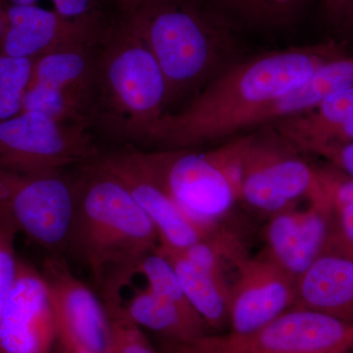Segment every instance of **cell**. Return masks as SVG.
Here are the masks:
<instances>
[{"label": "cell", "instance_id": "cell-1", "mask_svg": "<svg viewBox=\"0 0 353 353\" xmlns=\"http://www.w3.org/2000/svg\"><path fill=\"white\" fill-rule=\"evenodd\" d=\"M336 41L269 51L228 66L179 112L165 113L148 143L192 150L243 132L260 108L301 87L323 65L345 57Z\"/></svg>", "mask_w": 353, "mask_h": 353}, {"label": "cell", "instance_id": "cell-2", "mask_svg": "<svg viewBox=\"0 0 353 353\" xmlns=\"http://www.w3.org/2000/svg\"><path fill=\"white\" fill-rule=\"evenodd\" d=\"M74 183L66 252L88 267L105 305L121 304V290L159 246L157 228L125 185L95 158L81 165Z\"/></svg>", "mask_w": 353, "mask_h": 353}, {"label": "cell", "instance_id": "cell-3", "mask_svg": "<svg viewBox=\"0 0 353 353\" xmlns=\"http://www.w3.org/2000/svg\"><path fill=\"white\" fill-rule=\"evenodd\" d=\"M120 18L157 60L166 83L167 108L192 99L233 64L234 26L205 0H150Z\"/></svg>", "mask_w": 353, "mask_h": 353}, {"label": "cell", "instance_id": "cell-4", "mask_svg": "<svg viewBox=\"0 0 353 353\" xmlns=\"http://www.w3.org/2000/svg\"><path fill=\"white\" fill-rule=\"evenodd\" d=\"M166 108V83L157 60L118 17L97 44L94 125L116 138L148 141Z\"/></svg>", "mask_w": 353, "mask_h": 353}, {"label": "cell", "instance_id": "cell-5", "mask_svg": "<svg viewBox=\"0 0 353 353\" xmlns=\"http://www.w3.org/2000/svg\"><path fill=\"white\" fill-rule=\"evenodd\" d=\"M248 134L214 150L145 152L153 170L183 213L210 232L240 199Z\"/></svg>", "mask_w": 353, "mask_h": 353}, {"label": "cell", "instance_id": "cell-6", "mask_svg": "<svg viewBox=\"0 0 353 353\" xmlns=\"http://www.w3.org/2000/svg\"><path fill=\"white\" fill-rule=\"evenodd\" d=\"M74 206V176L0 169V227L24 234L53 255L66 252Z\"/></svg>", "mask_w": 353, "mask_h": 353}, {"label": "cell", "instance_id": "cell-7", "mask_svg": "<svg viewBox=\"0 0 353 353\" xmlns=\"http://www.w3.org/2000/svg\"><path fill=\"white\" fill-rule=\"evenodd\" d=\"M101 152L88 128L66 124L39 111L0 121V169L41 174L83 165Z\"/></svg>", "mask_w": 353, "mask_h": 353}, {"label": "cell", "instance_id": "cell-8", "mask_svg": "<svg viewBox=\"0 0 353 353\" xmlns=\"http://www.w3.org/2000/svg\"><path fill=\"white\" fill-rule=\"evenodd\" d=\"M175 347L188 353H347L353 350V323L292 307L253 333L208 334Z\"/></svg>", "mask_w": 353, "mask_h": 353}, {"label": "cell", "instance_id": "cell-9", "mask_svg": "<svg viewBox=\"0 0 353 353\" xmlns=\"http://www.w3.org/2000/svg\"><path fill=\"white\" fill-rule=\"evenodd\" d=\"M99 43L62 48L32 60L22 110L39 111L66 124L94 126Z\"/></svg>", "mask_w": 353, "mask_h": 353}, {"label": "cell", "instance_id": "cell-10", "mask_svg": "<svg viewBox=\"0 0 353 353\" xmlns=\"http://www.w3.org/2000/svg\"><path fill=\"white\" fill-rule=\"evenodd\" d=\"M297 152L271 127L248 134L240 199L262 212L277 214L301 197L319 194L318 172Z\"/></svg>", "mask_w": 353, "mask_h": 353}, {"label": "cell", "instance_id": "cell-11", "mask_svg": "<svg viewBox=\"0 0 353 353\" xmlns=\"http://www.w3.org/2000/svg\"><path fill=\"white\" fill-rule=\"evenodd\" d=\"M95 160L125 185L150 218L157 228L160 246L183 250L208 238V230L190 220L179 208L153 170L145 152L126 148L101 152Z\"/></svg>", "mask_w": 353, "mask_h": 353}, {"label": "cell", "instance_id": "cell-12", "mask_svg": "<svg viewBox=\"0 0 353 353\" xmlns=\"http://www.w3.org/2000/svg\"><path fill=\"white\" fill-rule=\"evenodd\" d=\"M57 336V314L43 274L19 259L0 315V353H52Z\"/></svg>", "mask_w": 353, "mask_h": 353}, {"label": "cell", "instance_id": "cell-13", "mask_svg": "<svg viewBox=\"0 0 353 353\" xmlns=\"http://www.w3.org/2000/svg\"><path fill=\"white\" fill-rule=\"evenodd\" d=\"M2 8L4 32L0 53L19 59L34 60L62 48L99 43L113 22L102 25L70 20L39 6Z\"/></svg>", "mask_w": 353, "mask_h": 353}, {"label": "cell", "instance_id": "cell-14", "mask_svg": "<svg viewBox=\"0 0 353 353\" xmlns=\"http://www.w3.org/2000/svg\"><path fill=\"white\" fill-rule=\"evenodd\" d=\"M234 262L238 276L230 290L229 333H253L294 307L296 282L270 259L240 256Z\"/></svg>", "mask_w": 353, "mask_h": 353}, {"label": "cell", "instance_id": "cell-15", "mask_svg": "<svg viewBox=\"0 0 353 353\" xmlns=\"http://www.w3.org/2000/svg\"><path fill=\"white\" fill-rule=\"evenodd\" d=\"M41 274L50 290L58 328L90 352L108 353L111 321L103 301L76 277L60 255L46 259Z\"/></svg>", "mask_w": 353, "mask_h": 353}, {"label": "cell", "instance_id": "cell-16", "mask_svg": "<svg viewBox=\"0 0 353 353\" xmlns=\"http://www.w3.org/2000/svg\"><path fill=\"white\" fill-rule=\"evenodd\" d=\"M331 214V203L325 197H312L305 210L289 208L274 214L267 227V257L296 282L325 252Z\"/></svg>", "mask_w": 353, "mask_h": 353}, {"label": "cell", "instance_id": "cell-17", "mask_svg": "<svg viewBox=\"0 0 353 353\" xmlns=\"http://www.w3.org/2000/svg\"><path fill=\"white\" fill-rule=\"evenodd\" d=\"M294 307L353 323V260L325 250L297 279Z\"/></svg>", "mask_w": 353, "mask_h": 353}, {"label": "cell", "instance_id": "cell-18", "mask_svg": "<svg viewBox=\"0 0 353 353\" xmlns=\"http://www.w3.org/2000/svg\"><path fill=\"white\" fill-rule=\"evenodd\" d=\"M353 85V57L332 60L314 75L287 94L260 108L245 121L243 132L265 126L314 108L330 95Z\"/></svg>", "mask_w": 353, "mask_h": 353}, {"label": "cell", "instance_id": "cell-19", "mask_svg": "<svg viewBox=\"0 0 353 353\" xmlns=\"http://www.w3.org/2000/svg\"><path fill=\"white\" fill-rule=\"evenodd\" d=\"M123 307L132 321L161 334L168 345H190L208 334L199 313L185 310L150 288L137 292Z\"/></svg>", "mask_w": 353, "mask_h": 353}, {"label": "cell", "instance_id": "cell-20", "mask_svg": "<svg viewBox=\"0 0 353 353\" xmlns=\"http://www.w3.org/2000/svg\"><path fill=\"white\" fill-rule=\"evenodd\" d=\"M157 250L170 261L185 296L208 327L221 331L229 325L230 290L222 273L199 266L181 250L160 245Z\"/></svg>", "mask_w": 353, "mask_h": 353}, {"label": "cell", "instance_id": "cell-21", "mask_svg": "<svg viewBox=\"0 0 353 353\" xmlns=\"http://www.w3.org/2000/svg\"><path fill=\"white\" fill-rule=\"evenodd\" d=\"M232 25L259 31H280L296 26L311 0H205Z\"/></svg>", "mask_w": 353, "mask_h": 353}, {"label": "cell", "instance_id": "cell-22", "mask_svg": "<svg viewBox=\"0 0 353 353\" xmlns=\"http://www.w3.org/2000/svg\"><path fill=\"white\" fill-rule=\"evenodd\" d=\"M32 60L19 59L0 53V121L23 109V99L32 73Z\"/></svg>", "mask_w": 353, "mask_h": 353}, {"label": "cell", "instance_id": "cell-23", "mask_svg": "<svg viewBox=\"0 0 353 353\" xmlns=\"http://www.w3.org/2000/svg\"><path fill=\"white\" fill-rule=\"evenodd\" d=\"M105 306L111 321L108 353H157L141 327L128 317L122 304Z\"/></svg>", "mask_w": 353, "mask_h": 353}, {"label": "cell", "instance_id": "cell-24", "mask_svg": "<svg viewBox=\"0 0 353 353\" xmlns=\"http://www.w3.org/2000/svg\"><path fill=\"white\" fill-rule=\"evenodd\" d=\"M43 1L50 2L51 10L67 19L102 25L112 22L106 13L109 6L106 0H0V4L39 6Z\"/></svg>", "mask_w": 353, "mask_h": 353}, {"label": "cell", "instance_id": "cell-25", "mask_svg": "<svg viewBox=\"0 0 353 353\" xmlns=\"http://www.w3.org/2000/svg\"><path fill=\"white\" fill-rule=\"evenodd\" d=\"M16 236L9 228L0 227V315L17 275L19 259L15 252Z\"/></svg>", "mask_w": 353, "mask_h": 353}, {"label": "cell", "instance_id": "cell-26", "mask_svg": "<svg viewBox=\"0 0 353 353\" xmlns=\"http://www.w3.org/2000/svg\"><path fill=\"white\" fill-rule=\"evenodd\" d=\"M336 223L330 228L325 250L341 253L353 260V206L331 204Z\"/></svg>", "mask_w": 353, "mask_h": 353}, {"label": "cell", "instance_id": "cell-27", "mask_svg": "<svg viewBox=\"0 0 353 353\" xmlns=\"http://www.w3.org/2000/svg\"><path fill=\"white\" fill-rule=\"evenodd\" d=\"M320 183L331 204L353 206V179L336 171H317Z\"/></svg>", "mask_w": 353, "mask_h": 353}, {"label": "cell", "instance_id": "cell-28", "mask_svg": "<svg viewBox=\"0 0 353 353\" xmlns=\"http://www.w3.org/2000/svg\"><path fill=\"white\" fill-rule=\"evenodd\" d=\"M320 157L330 160L343 174L353 179V143L328 148Z\"/></svg>", "mask_w": 353, "mask_h": 353}, {"label": "cell", "instance_id": "cell-29", "mask_svg": "<svg viewBox=\"0 0 353 353\" xmlns=\"http://www.w3.org/2000/svg\"><path fill=\"white\" fill-rule=\"evenodd\" d=\"M325 15L332 23L341 24L353 7V0H323Z\"/></svg>", "mask_w": 353, "mask_h": 353}, {"label": "cell", "instance_id": "cell-30", "mask_svg": "<svg viewBox=\"0 0 353 353\" xmlns=\"http://www.w3.org/2000/svg\"><path fill=\"white\" fill-rule=\"evenodd\" d=\"M54 348L55 353H94L83 347L71 334L59 328Z\"/></svg>", "mask_w": 353, "mask_h": 353}, {"label": "cell", "instance_id": "cell-31", "mask_svg": "<svg viewBox=\"0 0 353 353\" xmlns=\"http://www.w3.org/2000/svg\"><path fill=\"white\" fill-rule=\"evenodd\" d=\"M146 1L150 0H106L109 6H113L117 10L119 17L132 13Z\"/></svg>", "mask_w": 353, "mask_h": 353}, {"label": "cell", "instance_id": "cell-32", "mask_svg": "<svg viewBox=\"0 0 353 353\" xmlns=\"http://www.w3.org/2000/svg\"><path fill=\"white\" fill-rule=\"evenodd\" d=\"M340 25L343 26L350 34H353V7L348 11Z\"/></svg>", "mask_w": 353, "mask_h": 353}, {"label": "cell", "instance_id": "cell-33", "mask_svg": "<svg viewBox=\"0 0 353 353\" xmlns=\"http://www.w3.org/2000/svg\"><path fill=\"white\" fill-rule=\"evenodd\" d=\"M4 32V12L1 4H0V46H1L2 38Z\"/></svg>", "mask_w": 353, "mask_h": 353}, {"label": "cell", "instance_id": "cell-34", "mask_svg": "<svg viewBox=\"0 0 353 353\" xmlns=\"http://www.w3.org/2000/svg\"><path fill=\"white\" fill-rule=\"evenodd\" d=\"M169 347H170L171 353H188L183 352V350H181V348L173 347V345H169Z\"/></svg>", "mask_w": 353, "mask_h": 353}]
</instances>
